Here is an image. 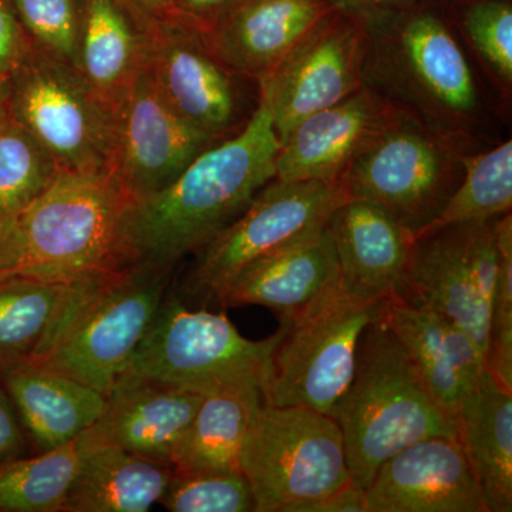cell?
<instances>
[{
    "label": "cell",
    "mask_w": 512,
    "mask_h": 512,
    "mask_svg": "<svg viewBox=\"0 0 512 512\" xmlns=\"http://www.w3.org/2000/svg\"><path fill=\"white\" fill-rule=\"evenodd\" d=\"M279 143L268 103L245 126L201 153L164 190L131 202L121 224L127 265L168 269L237 220L276 177Z\"/></svg>",
    "instance_id": "1"
},
{
    "label": "cell",
    "mask_w": 512,
    "mask_h": 512,
    "mask_svg": "<svg viewBox=\"0 0 512 512\" xmlns=\"http://www.w3.org/2000/svg\"><path fill=\"white\" fill-rule=\"evenodd\" d=\"M352 13L366 33L363 86L464 153L481 123L480 93L443 15L419 0Z\"/></svg>",
    "instance_id": "2"
},
{
    "label": "cell",
    "mask_w": 512,
    "mask_h": 512,
    "mask_svg": "<svg viewBox=\"0 0 512 512\" xmlns=\"http://www.w3.org/2000/svg\"><path fill=\"white\" fill-rule=\"evenodd\" d=\"M130 204L111 175L60 171L16 217L0 248V276L73 285L130 266L121 241Z\"/></svg>",
    "instance_id": "3"
},
{
    "label": "cell",
    "mask_w": 512,
    "mask_h": 512,
    "mask_svg": "<svg viewBox=\"0 0 512 512\" xmlns=\"http://www.w3.org/2000/svg\"><path fill=\"white\" fill-rule=\"evenodd\" d=\"M330 417L339 424L353 483L365 488L394 454L431 437L457 439V421L437 403L382 318L367 326L355 375Z\"/></svg>",
    "instance_id": "4"
},
{
    "label": "cell",
    "mask_w": 512,
    "mask_h": 512,
    "mask_svg": "<svg viewBox=\"0 0 512 512\" xmlns=\"http://www.w3.org/2000/svg\"><path fill=\"white\" fill-rule=\"evenodd\" d=\"M171 274L130 265L73 284L28 363L107 397L160 309Z\"/></svg>",
    "instance_id": "5"
},
{
    "label": "cell",
    "mask_w": 512,
    "mask_h": 512,
    "mask_svg": "<svg viewBox=\"0 0 512 512\" xmlns=\"http://www.w3.org/2000/svg\"><path fill=\"white\" fill-rule=\"evenodd\" d=\"M288 323L262 340L242 336L224 313L164 299L119 377L150 380L201 394L258 390L264 394L272 359Z\"/></svg>",
    "instance_id": "6"
},
{
    "label": "cell",
    "mask_w": 512,
    "mask_h": 512,
    "mask_svg": "<svg viewBox=\"0 0 512 512\" xmlns=\"http://www.w3.org/2000/svg\"><path fill=\"white\" fill-rule=\"evenodd\" d=\"M239 468L256 512H295L353 483L339 424L308 407L262 404Z\"/></svg>",
    "instance_id": "7"
},
{
    "label": "cell",
    "mask_w": 512,
    "mask_h": 512,
    "mask_svg": "<svg viewBox=\"0 0 512 512\" xmlns=\"http://www.w3.org/2000/svg\"><path fill=\"white\" fill-rule=\"evenodd\" d=\"M463 154L400 110L349 165L340 184L348 200L386 208L414 239L456 190Z\"/></svg>",
    "instance_id": "8"
},
{
    "label": "cell",
    "mask_w": 512,
    "mask_h": 512,
    "mask_svg": "<svg viewBox=\"0 0 512 512\" xmlns=\"http://www.w3.org/2000/svg\"><path fill=\"white\" fill-rule=\"evenodd\" d=\"M384 306L352 298L338 286L286 322L264 403L330 416L352 383L363 332L382 318Z\"/></svg>",
    "instance_id": "9"
},
{
    "label": "cell",
    "mask_w": 512,
    "mask_h": 512,
    "mask_svg": "<svg viewBox=\"0 0 512 512\" xmlns=\"http://www.w3.org/2000/svg\"><path fill=\"white\" fill-rule=\"evenodd\" d=\"M6 106L60 170L113 177V113L72 67L33 45L10 74Z\"/></svg>",
    "instance_id": "10"
},
{
    "label": "cell",
    "mask_w": 512,
    "mask_h": 512,
    "mask_svg": "<svg viewBox=\"0 0 512 512\" xmlns=\"http://www.w3.org/2000/svg\"><path fill=\"white\" fill-rule=\"evenodd\" d=\"M346 200L340 183L275 178L237 220L198 251L185 292L217 301L232 279L252 262L325 229L330 214Z\"/></svg>",
    "instance_id": "11"
},
{
    "label": "cell",
    "mask_w": 512,
    "mask_h": 512,
    "mask_svg": "<svg viewBox=\"0 0 512 512\" xmlns=\"http://www.w3.org/2000/svg\"><path fill=\"white\" fill-rule=\"evenodd\" d=\"M498 218L447 225L414 238L404 295L463 329L484 362L500 264Z\"/></svg>",
    "instance_id": "12"
},
{
    "label": "cell",
    "mask_w": 512,
    "mask_h": 512,
    "mask_svg": "<svg viewBox=\"0 0 512 512\" xmlns=\"http://www.w3.org/2000/svg\"><path fill=\"white\" fill-rule=\"evenodd\" d=\"M366 33L355 13L332 8L259 84L279 143L299 121L363 87Z\"/></svg>",
    "instance_id": "13"
},
{
    "label": "cell",
    "mask_w": 512,
    "mask_h": 512,
    "mask_svg": "<svg viewBox=\"0 0 512 512\" xmlns=\"http://www.w3.org/2000/svg\"><path fill=\"white\" fill-rule=\"evenodd\" d=\"M113 119V178L131 202L164 190L195 158L220 143L171 107L147 59L114 107Z\"/></svg>",
    "instance_id": "14"
},
{
    "label": "cell",
    "mask_w": 512,
    "mask_h": 512,
    "mask_svg": "<svg viewBox=\"0 0 512 512\" xmlns=\"http://www.w3.org/2000/svg\"><path fill=\"white\" fill-rule=\"evenodd\" d=\"M143 28L148 69L165 100L198 130L220 141L231 137L239 113L235 74L212 55L200 30L177 18Z\"/></svg>",
    "instance_id": "15"
},
{
    "label": "cell",
    "mask_w": 512,
    "mask_h": 512,
    "mask_svg": "<svg viewBox=\"0 0 512 512\" xmlns=\"http://www.w3.org/2000/svg\"><path fill=\"white\" fill-rule=\"evenodd\" d=\"M367 512H487L458 439L431 437L403 448L365 488Z\"/></svg>",
    "instance_id": "16"
},
{
    "label": "cell",
    "mask_w": 512,
    "mask_h": 512,
    "mask_svg": "<svg viewBox=\"0 0 512 512\" xmlns=\"http://www.w3.org/2000/svg\"><path fill=\"white\" fill-rule=\"evenodd\" d=\"M399 111L363 86L335 106L312 113L281 141L276 180L340 183L349 165Z\"/></svg>",
    "instance_id": "17"
},
{
    "label": "cell",
    "mask_w": 512,
    "mask_h": 512,
    "mask_svg": "<svg viewBox=\"0 0 512 512\" xmlns=\"http://www.w3.org/2000/svg\"><path fill=\"white\" fill-rule=\"evenodd\" d=\"M326 229L338 254L343 292L365 302L404 298L413 237L386 208L343 201Z\"/></svg>",
    "instance_id": "18"
},
{
    "label": "cell",
    "mask_w": 512,
    "mask_h": 512,
    "mask_svg": "<svg viewBox=\"0 0 512 512\" xmlns=\"http://www.w3.org/2000/svg\"><path fill=\"white\" fill-rule=\"evenodd\" d=\"M202 399L201 394L150 380L119 377L99 419L77 443L121 448L171 468L174 448Z\"/></svg>",
    "instance_id": "19"
},
{
    "label": "cell",
    "mask_w": 512,
    "mask_h": 512,
    "mask_svg": "<svg viewBox=\"0 0 512 512\" xmlns=\"http://www.w3.org/2000/svg\"><path fill=\"white\" fill-rule=\"evenodd\" d=\"M332 8L329 0H241L200 33L232 73L261 84Z\"/></svg>",
    "instance_id": "20"
},
{
    "label": "cell",
    "mask_w": 512,
    "mask_h": 512,
    "mask_svg": "<svg viewBox=\"0 0 512 512\" xmlns=\"http://www.w3.org/2000/svg\"><path fill=\"white\" fill-rule=\"evenodd\" d=\"M382 320L434 399L456 419L461 402L485 370L473 340L453 322L412 299L387 302Z\"/></svg>",
    "instance_id": "21"
},
{
    "label": "cell",
    "mask_w": 512,
    "mask_h": 512,
    "mask_svg": "<svg viewBox=\"0 0 512 512\" xmlns=\"http://www.w3.org/2000/svg\"><path fill=\"white\" fill-rule=\"evenodd\" d=\"M338 286V254L325 228L252 262L232 279L217 302L265 306L281 322H289Z\"/></svg>",
    "instance_id": "22"
},
{
    "label": "cell",
    "mask_w": 512,
    "mask_h": 512,
    "mask_svg": "<svg viewBox=\"0 0 512 512\" xmlns=\"http://www.w3.org/2000/svg\"><path fill=\"white\" fill-rule=\"evenodd\" d=\"M0 383L35 453L82 436L106 404V396L92 387L28 362L2 370Z\"/></svg>",
    "instance_id": "23"
},
{
    "label": "cell",
    "mask_w": 512,
    "mask_h": 512,
    "mask_svg": "<svg viewBox=\"0 0 512 512\" xmlns=\"http://www.w3.org/2000/svg\"><path fill=\"white\" fill-rule=\"evenodd\" d=\"M457 439L487 512L512 511V392L484 370L456 414Z\"/></svg>",
    "instance_id": "24"
},
{
    "label": "cell",
    "mask_w": 512,
    "mask_h": 512,
    "mask_svg": "<svg viewBox=\"0 0 512 512\" xmlns=\"http://www.w3.org/2000/svg\"><path fill=\"white\" fill-rule=\"evenodd\" d=\"M79 74L113 113L147 59V36L124 0H80Z\"/></svg>",
    "instance_id": "25"
},
{
    "label": "cell",
    "mask_w": 512,
    "mask_h": 512,
    "mask_svg": "<svg viewBox=\"0 0 512 512\" xmlns=\"http://www.w3.org/2000/svg\"><path fill=\"white\" fill-rule=\"evenodd\" d=\"M79 448V468L62 512L150 511L173 474L170 467L121 448Z\"/></svg>",
    "instance_id": "26"
},
{
    "label": "cell",
    "mask_w": 512,
    "mask_h": 512,
    "mask_svg": "<svg viewBox=\"0 0 512 512\" xmlns=\"http://www.w3.org/2000/svg\"><path fill=\"white\" fill-rule=\"evenodd\" d=\"M262 404L258 390L204 396L174 448L173 471H241L242 447Z\"/></svg>",
    "instance_id": "27"
},
{
    "label": "cell",
    "mask_w": 512,
    "mask_h": 512,
    "mask_svg": "<svg viewBox=\"0 0 512 512\" xmlns=\"http://www.w3.org/2000/svg\"><path fill=\"white\" fill-rule=\"evenodd\" d=\"M72 285L0 276V372L28 362L59 315Z\"/></svg>",
    "instance_id": "28"
},
{
    "label": "cell",
    "mask_w": 512,
    "mask_h": 512,
    "mask_svg": "<svg viewBox=\"0 0 512 512\" xmlns=\"http://www.w3.org/2000/svg\"><path fill=\"white\" fill-rule=\"evenodd\" d=\"M79 463L74 439L0 464V512H62Z\"/></svg>",
    "instance_id": "29"
},
{
    "label": "cell",
    "mask_w": 512,
    "mask_h": 512,
    "mask_svg": "<svg viewBox=\"0 0 512 512\" xmlns=\"http://www.w3.org/2000/svg\"><path fill=\"white\" fill-rule=\"evenodd\" d=\"M461 165H463V175L456 190L448 198L439 217L421 234L447 227V225L491 220L511 212V140L474 156L463 154Z\"/></svg>",
    "instance_id": "30"
},
{
    "label": "cell",
    "mask_w": 512,
    "mask_h": 512,
    "mask_svg": "<svg viewBox=\"0 0 512 512\" xmlns=\"http://www.w3.org/2000/svg\"><path fill=\"white\" fill-rule=\"evenodd\" d=\"M59 165L9 107L0 109V217H16L60 174Z\"/></svg>",
    "instance_id": "31"
},
{
    "label": "cell",
    "mask_w": 512,
    "mask_h": 512,
    "mask_svg": "<svg viewBox=\"0 0 512 512\" xmlns=\"http://www.w3.org/2000/svg\"><path fill=\"white\" fill-rule=\"evenodd\" d=\"M158 504L171 512H251L254 494L242 471H173Z\"/></svg>",
    "instance_id": "32"
},
{
    "label": "cell",
    "mask_w": 512,
    "mask_h": 512,
    "mask_svg": "<svg viewBox=\"0 0 512 512\" xmlns=\"http://www.w3.org/2000/svg\"><path fill=\"white\" fill-rule=\"evenodd\" d=\"M33 45L79 73L80 0H9Z\"/></svg>",
    "instance_id": "33"
},
{
    "label": "cell",
    "mask_w": 512,
    "mask_h": 512,
    "mask_svg": "<svg viewBox=\"0 0 512 512\" xmlns=\"http://www.w3.org/2000/svg\"><path fill=\"white\" fill-rule=\"evenodd\" d=\"M460 26L485 66L505 89H511V0H467L460 10Z\"/></svg>",
    "instance_id": "34"
},
{
    "label": "cell",
    "mask_w": 512,
    "mask_h": 512,
    "mask_svg": "<svg viewBox=\"0 0 512 512\" xmlns=\"http://www.w3.org/2000/svg\"><path fill=\"white\" fill-rule=\"evenodd\" d=\"M497 286L490 315L488 352L485 370L512 392V217L511 212L498 218Z\"/></svg>",
    "instance_id": "35"
},
{
    "label": "cell",
    "mask_w": 512,
    "mask_h": 512,
    "mask_svg": "<svg viewBox=\"0 0 512 512\" xmlns=\"http://www.w3.org/2000/svg\"><path fill=\"white\" fill-rule=\"evenodd\" d=\"M32 46L9 0H0V73L10 76L15 72Z\"/></svg>",
    "instance_id": "36"
},
{
    "label": "cell",
    "mask_w": 512,
    "mask_h": 512,
    "mask_svg": "<svg viewBox=\"0 0 512 512\" xmlns=\"http://www.w3.org/2000/svg\"><path fill=\"white\" fill-rule=\"evenodd\" d=\"M29 443L12 400L0 383V464L28 456Z\"/></svg>",
    "instance_id": "37"
},
{
    "label": "cell",
    "mask_w": 512,
    "mask_h": 512,
    "mask_svg": "<svg viewBox=\"0 0 512 512\" xmlns=\"http://www.w3.org/2000/svg\"><path fill=\"white\" fill-rule=\"evenodd\" d=\"M239 2L241 0H171V9L174 18L205 32Z\"/></svg>",
    "instance_id": "38"
},
{
    "label": "cell",
    "mask_w": 512,
    "mask_h": 512,
    "mask_svg": "<svg viewBox=\"0 0 512 512\" xmlns=\"http://www.w3.org/2000/svg\"><path fill=\"white\" fill-rule=\"evenodd\" d=\"M295 512H367L365 490L350 483L326 497L299 505Z\"/></svg>",
    "instance_id": "39"
},
{
    "label": "cell",
    "mask_w": 512,
    "mask_h": 512,
    "mask_svg": "<svg viewBox=\"0 0 512 512\" xmlns=\"http://www.w3.org/2000/svg\"><path fill=\"white\" fill-rule=\"evenodd\" d=\"M141 26L174 18L171 0H124Z\"/></svg>",
    "instance_id": "40"
},
{
    "label": "cell",
    "mask_w": 512,
    "mask_h": 512,
    "mask_svg": "<svg viewBox=\"0 0 512 512\" xmlns=\"http://www.w3.org/2000/svg\"><path fill=\"white\" fill-rule=\"evenodd\" d=\"M392 2H397V0H329V3L333 8L349 10V12L373 8V6L386 5V3Z\"/></svg>",
    "instance_id": "41"
},
{
    "label": "cell",
    "mask_w": 512,
    "mask_h": 512,
    "mask_svg": "<svg viewBox=\"0 0 512 512\" xmlns=\"http://www.w3.org/2000/svg\"><path fill=\"white\" fill-rule=\"evenodd\" d=\"M16 217H0V248L5 244L6 238L10 234V229L15 224Z\"/></svg>",
    "instance_id": "42"
},
{
    "label": "cell",
    "mask_w": 512,
    "mask_h": 512,
    "mask_svg": "<svg viewBox=\"0 0 512 512\" xmlns=\"http://www.w3.org/2000/svg\"><path fill=\"white\" fill-rule=\"evenodd\" d=\"M10 93V76L0 73V109L8 103Z\"/></svg>",
    "instance_id": "43"
}]
</instances>
